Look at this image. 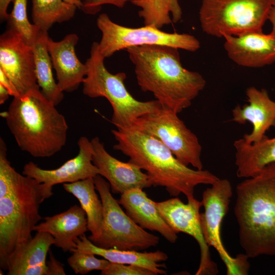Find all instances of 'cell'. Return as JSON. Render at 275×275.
Returning <instances> with one entry per match:
<instances>
[{
    "mask_svg": "<svg viewBox=\"0 0 275 275\" xmlns=\"http://www.w3.org/2000/svg\"><path fill=\"white\" fill-rule=\"evenodd\" d=\"M53 195L52 188L21 175L7 158V148H0V266L6 270L9 257L32 238L42 219L41 204Z\"/></svg>",
    "mask_w": 275,
    "mask_h": 275,
    "instance_id": "cell-1",
    "label": "cell"
},
{
    "mask_svg": "<svg viewBox=\"0 0 275 275\" xmlns=\"http://www.w3.org/2000/svg\"><path fill=\"white\" fill-rule=\"evenodd\" d=\"M126 50L141 89L152 93L163 107L178 114L191 106L205 87L200 73L183 67L177 48L144 45Z\"/></svg>",
    "mask_w": 275,
    "mask_h": 275,
    "instance_id": "cell-2",
    "label": "cell"
},
{
    "mask_svg": "<svg viewBox=\"0 0 275 275\" xmlns=\"http://www.w3.org/2000/svg\"><path fill=\"white\" fill-rule=\"evenodd\" d=\"M113 148L146 172L152 186L164 187L171 196L194 198L195 187L211 185L219 178L207 170L193 169L180 161L156 138L133 128L112 130Z\"/></svg>",
    "mask_w": 275,
    "mask_h": 275,
    "instance_id": "cell-3",
    "label": "cell"
},
{
    "mask_svg": "<svg viewBox=\"0 0 275 275\" xmlns=\"http://www.w3.org/2000/svg\"><path fill=\"white\" fill-rule=\"evenodd\" d=\"M240 245L249 258L275 256V162L236 187Z\"/></svg>",
    "mask_w": 275,
    "mask_h": 275,
    "instance_id": "cell-4",
    "label": "cell"
},
{
    "mask_svg": "<svg viewBox=\"0 0 275 275\" xmlns=\"http://www.w3.org/2000/svg\"><path fill=\"white\" fill-rule=\"evenodd\" d=\"M1 115L18 146L33 157H49L66 144V120L40 89L13 97L8 110Z\"/></svg>",
    "mask_w": 275,
    "mask_h": 275,
    "instance_id": "cell-5",
    "label": "cell"
},
{
    "mask_svg": "<svg viewBox=\"0 0 275 275\" xmlns=\"http://www.w3.org/2000/svg\"><path fill=\"white\" fill-rule=\"evenodd\" d=\"M105 58L94 42L90 56L85 63L87 73L82 82V93L90 98L104 97L111 104L113 115L111 122L117 129L130 128L138 118L159 110L162 105L157 100L141 101L127 90L126 73L109 72L104 65Z\"/></svg>",
    "mask_w": 275,
    "mask_h": 275,
    "instance_id": "cell-6",
    "label": "cell"
},
{
    "mask_svg": "<svg viewBox=\"0 0 275 275\" xmlns=\"http://www.w3.org/2000/svg\"><path fill=\"white\" fill-rule=\"evenodd\" d=\"M274 0H202L201 28L218 38L262 32Z\"/></svg>",
    "mask_w": 275,
    "mask_h": 275,
    "instance_id": "cell-7",
    "label": "cell"
},
{
    "mask_svg": "<svg viewBox=\"0 0 275 275\" xmlns=\"http://www.w3.org/2000/svg\"><path fill=\"white\" fill-rule=\"evenodd\" d=\"M96 190L103 205L100 236L92 242L103 249L140 251L156 246L159 238L136 224L112 196L109 183L100 175L94 178Z\"/></svg>",
    "mask_w": 275,
    "mask_h": 275,
    "instance_id": "cell-8",
    "label": "cell"
},
{
    "mask_svg": "<svg viewBox=\"0 0 275 275\" xmlns=\"http://www.w3.org/2000/svg\"><path fill=\"white\" fill-rule=\"evenodd\" d=\"M102 33L99 49L105 58L122 49L144 45H166L194 52L200 47V42L188 34L163 32L154 25L129 28L113 21L106 13L100 14L96 20Z\"/></svg>",
    "mask_w": 275,
    "mask_h": 275,
    "instance_id": "cell-9",
    "label": "cell"
},
{
    "mask_svg": "<svg viewBox=\"0 0 275 275\" xmlns=\"http://www.w3.org/2000/svg\"><path fill=\"white\" fill-rule=\"evenodd\" d=\"M130 128L158 140L183 164L203 170L202 146L198 137L173 111L162 106L136 119Z\"/></svg>",
    "mask_w": 275,
    "mask_h": 275,
    "instance_id": "cell-10",
    "label": "cell"
},
{
    "mask_svg": "<svg viewBox=\"0 0 275 275\" xmlns=\"http://www.w3.org/2000/svg\"><path fill=\"white\" fill-rule=\"evenodd\" d=\"M232 195V186L226 179L219 178L203 191L201 202L204 212L200 213L201 228L206 243L216 250L225 264L227 274L246 275L250 268L249 258L245 254L230 256L221 238L222 222L228 211Z\"/></svg>",
    "mask_w": 275,
    "mask_h": 275,
    "instance_id": "cell-11",
    "label": "cell"
},
{
    "mask_svg": "<svg viewBox=\"0 0 275 275\" xmlns=\"http://www.w3.org/2000/svg\"><path fill=\"white\" fill-rule=\"evenodd\" d=\"M160 214L176 233L182 232L192 236L198 242L201 252L200 261L196 275H215L217 267L211 258L209 245L206 243L201 228L200 209L201 201L194 198L183 203L179 198L156 202Z\"/></svg>",
    "mask_w": 275,
    "mask_h": 275,
    "instance_id": "cell-12",
    "label": "cell"
},
{
    "mask_svg": "<svg viewBox=\"0 0 275 275\" xmlns=\"http://www.w3.org/2000/svg\"><path fill=\"white\" fill-rule=\"evenodd\" d=\"M0 69L10 80L19 96L40 89L33 46L9 29L0 37Z\"/></svg>",
    "mask_w": 275,
    "mask_h": 275,
    "instance_id": "cell-13",
    "label": "cell"
},
{
    "mask_svg": "<svg viewBox=\"0 0 275 275\" xmlns=\"http://www.w3.org/2000/svg\"><path fill=\"white\" fill-rule=\"evenodd\" d=\"M77 144L78 152L58 168L45 170L32 161L26 163L22 174L43 183L49 188L58 184L73 183L99 175L98 168L93 162V148L87 137L79 138Z\"/></svg>",
    "mask_w": 275,
    "mask_h": 275,
    "instance_id": "cell-14",
    "label": "cell"
},
{
    "mask_svg": "<svg viewBox=\"0 0 275 275\" xmlns=\"http://www.w3.org/2000/svg\"><path fill=\"white\" fill-rule=\"evenodd\" d=\"M93 148V162L98 168L99 175L105 178L114 194L121 195L133 188L152 186L146 173L135 164L128 161H120L106 150L98 136L91 140Z\"/></svg>",
    "mask_w": 275,
    "mask_h": 275,
    "instance_id": "cell-15",
    "label": "cell"
},
{
    "mask_svg": "<svg viewBox=\"0 0 275 275\" xmlns=\"http://www.w3.org/2000/svg\"><path fill=\"white\" fill-rule=\"evenodd\" d=\"M224 49L236 64L260 68L275 62V33L249 32L239 35H225Z\"/></svg>",
    "mask_w": 275,
    "mask_h": 275,
    "instance_id": "cell-16",
    "label": "cell"
},
{
    "mask_svg": "<svg viewBox=\"0 0 275 275\" xmlns=\"http://www.w3.org/2000/svg\"><path fill=\"white\" fill-rule=\"evenodd\" d=\"M245 93L248 103L237 105L232 109V121L241 124L250 122L253 129L242 138L248 143H256L266 136L270 127H275V101L265 89L250 87Z\"/></svg>",
    "mask_w": 275,
    "mask_h": 275,
    "instance_id": "cell-17",
    "label": "cell"
},
{
    "mask_svg": "<svg viewBox=\"0 0 275 275\" xmlns=\"http://www.w3.org/2000/svg\"><path fill=\"white\" fill-rule=\"evenodd\" d=\"M78 40L75 34L67 35L59 41H54L49 37L47 40V48L56 72L57 84L63 92L77 90L87 73L86 63H81L75 53Z\"/></svg>",
    "mask_w": 275,
    "mask_h": 275,
    "instance_id": "cell-18",
    "label": "cell"
},
{
    "mask_svg": "<svg viewBox=\"0 0 275 275\" xmlns=\"http://www.w3.org/2000/svg\"><path fill=\"white\" fill-rule=\"evenodd\" d=\"M118 202L140 227L158 232L170 243L176 241L177 233L162 217L155 202L148 197L143 188H133L125 191L121 194Z\"/></svg>",
    "mask_w": 275,
    "mask_h": 275,
    "instance_id": "cell-19",
    "label": "cell"
},
{
    "mask_svg": "<svg viewBox=\"0 0 275 275\" xmlns=\"http://www.w3.org/2000/svg\"><path fill=\"white\" fill-rule=\"evenodd\" d=\"M34 231L45 232L53 237L54 245L64 252L73 253L76 249V240L88 231L85 212L80 206L74 205L68 210L44 218Z\"/></svg>",
    "mask_w": 275,
    "mask_h": 275,
    "instance_id": "cell-20",
    "label": "cell"
},
{
    "mask_svg": "<svg viewBox=\"0 0 275 275\" xmlns=\"http://www.w3.org/2000/svg\"><path fill=\"white\" fill-rule=\"evenodd\" d=\"M75 251L99 256L109 262L131 264L147 268L156 275L167 274L164 264L168 256L163 252H140L135 250H123L117 249H103L95 245L85 234L76 240Z\"/></svg>",
    "mask_w": 275,
    "mask_h": 275,
    "instance_id": "cell-21",
    "label": "cell"
},
{
    "mask_svg": "<svg viewBox=\"0 0 275 275\" xmlns=\"http://www.w3.org/2000/svg\"><path fill=\"white\" fill-rule=\"evenodd\" d=\"M236 175L247 178L258 173L269 163L275 162V137L265 136L256 143L250 144L240 138L234 143Z\"/></svg>",
    "mask_w": 275,
    "mask_h": 275,
    "instance_id": "cell-22",
    "label": "cell"
},
{
    "mask_svg": "<svg viewBox=\"0 0 275 275\" xmlns=\"http://www.w3.org/2000/svg\"><path fill=\"white\" fill-rule=\"evenodd\" d=\"M63 186L78 200L85 212L88 230L91 233L88 238L93 242L100 236L103 223V205L96 194L94 178L63 183Z\"/></svg>",
    "mask_w": 275,
    "mask_h": 275,
    "instance_id": "cell-23",
    "label": "cell"
},
{
    "mask_svg": "<svg viewBox=\"0 0 275 275\" xmlns=\"http://www.w3.org/2000/svg\"><path fill=\"white\" fill-rule=\"evenodd\" d=\"M55 243L53 236L45 232H37L28 242L16 249L8 258L6 270L9 275H20L24 269L46 263L50 248Z\"/></svg>",
    "mask_w": 275,
    "mask_h": 275,
    "instance_id": "cell-24",
    "label": "cell"
},
{
    "mask_svg": "<svg viewBox=\"0 0 275 275\" xmlns=\"http://www.w3.org/2000/svg\"><path fill=\"white\" fill-rule=\"evenodd\" d=\"M48 37L47 32L41 30L33 46L35 72L37 84L41 92L56 106L63 100L64 93L53 78L52 64L47 48Z\"/></svg>",
    "mask_w": 275,
    "mask_h": 275,
    "instance_id": "cell-25",
    "label": "cell"
},
{
    "mask_svg": "<svg viewBox=\"0 0 275 275\" xmlns=\"http://www.w3.org/2000/svg\"><path fill=\"white\" fill-rule=\"evenodd\" d=\"M140 8L139 15L144 25H154L161 29L165 25L177 23L182 18V12L178 0H130Z\"/></svg>",
    "mask_w": 275,
    "mask_h": 275,
    "instance_id": "cell-26",
    "label": "cell"
},
{
    "mask_svg": "<svg viewBox=\"0 0 275 275\" xmlns=\"http://www.w3.org/2000/svg\"><path fill=\"white\" fill-rule=\"evenodd\" d=\"M76 9L63 0H32L33 23L40 30L47 32L53 24L72 19Z\"/></svg>",
    "mask_w": 275,
    "mask_h": 275,
    "instance_id": "cell-27",
    "label": "cell"
},
{
    "mask_svg": "<svg viewBox=\"0 0 275 275\" xmlns=\"http://www.w3.org/2000/svg\"><path fill=\"white\" fill-rule=\"evenodd\" d=\"M13 3V9L7 19L8 29L19 35L26 43L33 46L41 30L29 20L27 0H14Z\"/></svg>",
    "mask_w": 275,
    "mask_h": 275,
    "instance_id": "cell-28",
    "label": "cell"
},
{
    "mask_svg": "<svg viewBox=\"0 0 275 275\" xmlns=\"http://www.w3.org/2000/svg\"><path fill=\"white\" fill-rule=\"evenodd\" d=\"M67 263L76 274H86L92 270H103L109 264L106 259H99L92 254L74 251Z\"/></svg>",
    "mask_w": 275,
    "mask_h": 275,
    "instance_id": "cell-29",
    "label": "cell"
},
{
    "mask_svg": "<svg viewBox=\"0 0 275 275\" xmlns=\"http://www.w3.org/2000/svg\"><path fill=\"white\" fill-rule=\"evenodd\" d=\"M101 275H156L152 271L135 265L109 262L108 266L101 271Z\"/></svg>",
    "mask_w": 275,
    "mask_h": 275,
    "instance_id": "cell-30",
    "label": "cell"
},
{
    "mask_svg": "<svg viewBox=\"0 0 275 275\" xmlns=\"http://www.w3.org/2000/svg\"><path fill=\"white\" fill-rule=\"evenodd\" d=\"M128 0H84L80 9L89 15H95L101 11L102 6L111 4L118 8L123 7Z\"/></svg>",
    "mask_w": 275,
    "mask_h": 275,
    "instance_id": "cell-31",
    "label": "cell"
},
{
    "mask_svg": "<svg viewBox=\"0 0 275 275\" xmlns=\"http://www.w3.org/2000/svg\"><path fill=\"white\" fill-rule=\"evenodd\" d=\"M49 260L46 261L48 275H65L64 265L54 256L51 251H49Z\"/></svg>",
    "mask_w": 275,
    "mask_h": 275,
    "instance_id": "cell-32",
    "label": "cell"
},
{
    "mask_svg": "<svg viewBox=\"0 0 275 275\" xmlns=\"http://www.w3.org/2000/svg\"><path fill=\"white\" fill-rule=\"evenodd\" d=\"M0 84L9 91L11 96H13V97L19 96V94L12 83L1 69H0Z\"/></svg>",
    "mask_w": 275,
    "mask_h": 275,
    "instance_id": "cell-33",
    "label": "cell"
},
{
    "mask_svg": "<svg viewBox=\"0 0 275 275\" xmlns=\"http://www.w3.org/2000/svg\"><path fill=\"white\" fill-rule=\"evenodd\" d=\"M14 0H0V18L2 21L7 20L9 14L8 7L11 2Z\"/></svg>",
    "mask_w": 275,
    "mask_h": 275,
    "instance_id": "cell-34",
    "label": "cell"
},
{
    "mask_svg": "<svg viewBox=\"0 0 275 275\" xmlns=\"http://www.w3.org/2000/svg\"><path fill=\"white\" fill-rule=\"evenodd\" d=\"M10 94L9 91L0 84V104H3L8 99Z\"/></svg>",
    "mask_w": 275,
    "mask_h": 275,
    "instance_id": "cell-35",
    "label": "cell"
},
{
    "mask_svg": "<svg viewBox=\"0 0 275 275\" xmlns=\"http://www.w3.org/2000/svg\"><path fill=\"white\" fill-rule=\"evenodd\" d=\"M268 20L272 25V32L275 33V0L273 1L272 6L269 13Z\"/></svg>",
    "mask_w": 275,
    "mask_h": 275,
    "instance_id": "cell-36",
    "label": "cell"
},
{
    "mask_svg": "<svg viewBox=\"0 0 275 275\" xmlns=\"http://www.w3.org/2000/svg\"><path fill=\"white\" fill-rule=\"evenodd\" d=\"M65 2L76 7L77 8H81L84 0H63Z\"/></svg>",
    "mask_w": 275,
    "mask_h": 275,
    "instance_id": "cell-37",
    "label": "cell"
}]
</instances>
